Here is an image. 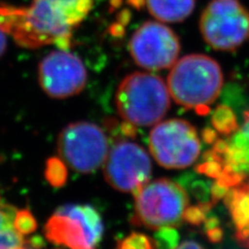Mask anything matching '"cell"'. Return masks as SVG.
I'll return each mask as SVG.
<instances>
[{
  "label": "cell",
  "mask_w": 249,
  "mask_h": 249,
  "mask_svg": "<svg viewBox=\"0 0 249 249\" xmlns=\"http://www.w3.org/2000/svg\"><path fill=\"white\" fill-rule=\"evenodd\" d=\"M0 28L28 49L52 44L69 49L73 29L46 0H33L27 6L0 2Z\"/></svg>",
  "instance_id": "6da1fadb"
},
{
  "label": "cell",
  "mask_w": 249,
  "mask_h": 249,
  "mask_svg": "<svg viewBox=\"0 0 249 249\" xmlns=\"http://www.w3.org/2000/svg\"><path fill=\"white\" fill-rule=\"evenodd\" d=\"M223 73L220 65L206 54H188L178 59L167 78L170 97L175 102L199 114H207L209 106L220 95Z\"/></svg>",
  "instance_id": "7a4b0ae2"
},
{
  "label": "cell",
  "mask_w": 249,
  "mask_h": 249,
  "mask_svg": "<svg viewBox=\"0 0 249 249\" xmlns=\"http://www.w3.org/2000/svg\"><path fill=\"white\" fill-rule=\"evenodd\" d=\"M118 112L133 126L149 127L158 124L170 108V93L161 77L146 72L129 74L115 93Z\"/></svg>",
  "instance_id": "3957f363"
},
{
  "label": "cell",
  "mask_w": 249,
  "mask_h": 249,
  "mask_svg": "<svg viewBox=\"0 0 249 249\" xmlns=\"http://www.w3.org/2000/svg\"><path fill=\"white\" fill-rule=\"evenodd\" d=\"M133 194L135 209L132 222L151 230L181 223L189 206V196L183 186L169 178L149 181Z\"/></svg>",
  "instance_id": "277c9868"
},
{
  "label": "cell",
  "mask_w": 249,
  "mask_h": 249,
  "mask_svg": "<svg viewBox=\"0 0 249 249\" xmlns=\"http://www.w3.org/2000/svg\"><path fill=\"white\" fill-rule=\"evenodd\" d=\"M49 242L68 249H97L104 233L102 217L88 205H66L58 208L45 228Z\"/></svg>",
  "instance_id": "5b68a950"
},
{
  "label": "cell",
  "mask_w": 249,
  "mask_h": 249,
  "mask_svg": "<svg viewBox=\"0 0 249 249\" xmlns=\"http://www.w3.org/2000/svg\"><path fill=\"white\" fill-rule=\"evenodd\" d=\"M205 42L218 51H235L249 41V11L240 0H211L199 19Z\"/></svg>",
  "instance_id": "8992f818"
},
{
  "label": "cell",
  "mask_w": 249,
  "mask_h": 249,
  "mask_svg": "<svg viewBox=\"0 0 249 249\" xmlns=\"http://www.w3.org/2000/svg\"><path fill=\"white\" fill-rule=\"evenodd\" d=\"M150 152L162 167L181 169L192 165L200 154L197 131L185 120L158 123L149 137Z\"/></svg>",
  "instance_id": "52a82bcc"
},
{
  "label": "cell",
  "mask_w": 249,
  "mask_h": 249,
  "mask_svg": "<svg viewBox=\"0 0 249 249\" xmlns=\"http://www.w3.org/2000/svg\"><path fill=\"white\" fill-rule=\"evenodd\" d=\"M57 150L60 158L73 170L90 174L104 164L109 142L103 129L96 124L76 122L60 131Z\"/></svg>",
  "instance_id": "ba28073f"
},
{
  "label": "cell",
  "mask_w": 249,
  "mask_h": 249,
  "mask_svg": "<svg viewBox=\"0 0 249 249\" xmlns=\"http://www.w3.org/2000/svg\"><path fill=\"white\" fill-rule=\"evenodd\" d=\"M129 51L135 64L149 71L171 68L178 60L181 44L175 31L160 21H146L132 35Z\"/></svg>",
  "instance_id": "9c48e42d"
},
{
  "label": "cell",
  "mask_w": 249,
  "mask_h": 249,
  "mask_svg": "<svg viewBox=\"0 0 249 249\" xmlns=\"http://www.w3.org/2000/svg\"><path fill=\"white\" fill-rule=\"evenodd\" d=\"M151 174L150 155L140 144L123 139L109 150L104 162V177L113 189L135 193L149 182Z\"/></svg>",
  "instance_id": "30bf717a"
},
{
  "label": "cell",
  "mask_w": 249,
  "mask_h": 249,
  "mask_svg": "<svg viewBox=\"0 0 249 249\" xmlns=\"http://www.w3.org/2000/svg\"><path fill=\"white\" fill-rule=\"evenodd\" d=\"M37 78L42 89L53 99H65L81 92L88 81L83 61L68 49L51 51L41 60Z\"/></svg>",
  "instance_id": "8fae6325"
},
{
  "label": "cell",
  "mask_w": 249,
  "mask_h": 249,
  "mask_svg": "<svg viewBox=\"0 0 249 249\" xmlns=\"http://www.w3.org/2000/svg\"><path fill=\"white\" fill-rule=\"evenodd\" d=\"M223 167L242 175H249V110L244 113L243 126L229 139V146L222 155Z\"/></svg>",
  "instance_id": "7c38bea8"
},
{
  "label": "cell",
  "mask_w": 249,
  "mask_h": 249,
  "mask_svg": "<svg viewBox=\"0 0 249 249\" xmlns=\"http://www.w3.org/2000/svg\"><path fill=\"white\" fill-rule=\"evenodd\" d=\"M147 11L163 23H178L186 20L196 9V0H145Z\"/></svg>",
  "instance_id": "4fadbf2b"
},
{
  "label": "cell",
  "mask_w": 249,
  "mask_h": 249,
  "mask_svg": "<svg viewBox=\"0 0 249 249\" xmlns=\"http://www.w3.org/2000/svg\"><path fill=\"white\" fill-rule=\"evenodd\" d=\"M73 28L88 17L92 9L93 0H46Z\"/></svg>",
  "instance_id": "5bb4252c"
},
{
  "label": "cell",
  "mask_w": 249,
  "mask_h": 249,
  "mask_svg": "<svg viewBox=\"0 0 249 249\" xmlns=\"http://www.w3.org/2000/svg\"><path fill=\"white\" fill-rule=\"evenodd\" d=\"M211 123L218 133L231 136L239 129V124L232 109L227 105H219L212 113Z\"/></svg>",
  "instance_id": "9a60e30c"
},
{
  "label": "cell",
  "mask_w": 249,
  "mask_h": 249,
  "mask_svg": "<svg viewBox=\"0 0 249 249\" xmlns=\"http://www.w3.org/2000/svg\"><path fill=\"white\" fill-rule=\"evenodd\" d=\"M45 178L54 188H60L68 181V168L61 158L52 157L46 162Z\"/></svg>",
  "instance_id": "2e32d148"
},
{
  "label": "cell",
  "mask_w": 249,
  "mask_h": 249,
  "mask_svg": "<svg viewBox=\"0 0 249 249\" xmlns=\"http://www.w3.org/2000/svg\"><path fill=\"white\" fill-rule=\"evenodd\" d=\"M116 249H156L155 240L145 233L132 232L120 241Z\"/></svg>",
  "instance_id": "e0dca14e"
},
{
  "label": "cell",
  "mask_w": 249,
  "mask_h": 249,
  "mask_svg": "<svg viewBox=\"0 0 249 249\" xmlns=\"http://www.w3.org/2000/svg\"><path fill=\"white\" fill-rule=\"evenodd\" d=\"M214 205L211 201L199 202L196 206H191L187 208L183 215V221L192 224V225H200L205 222L207 216L211 211Z\"/></svg>",
  "instance_id": "ac0fdd59"
},
{
  "label": "cell",
  "mask_w": 249,
  "mask_h": 249,
  "mask_svg": "<svg viewBox=\"0 0 249 249\" xmlns=\"http://www.w3.org/2000/svg\"><path fill=\"white\" fill-rule=\"evenodd\" d=\"M13 225L16 231L20 232L22 236H24L29 235V233L34 232L36 230L37 222L33 213L29 210L24 209L16 212Z\"/></svg>",
  "instance_id": "d6986e66"
},
{
  "label": "cell",
  "mask_w": 249,
  "mask_h": 249,
  "mask_svg": "<svg viewBox=\"0 0 249 249\" xmlns=\"http://www.w3.org/2000/svg\"><path fill=\"white\" fill-rule=\"evenodd\" d=\"M154 240L156 249H175L178 246V233L174 227H163L158 229Z\"/></svg>",
  "instance_id": "ffe728a7"
},
{
  "label": "cell",
  "mask_w": 249,
  "mask_h": 249,
  "mask_svg": "<svg viewBox=\"0 0 249 249\" xmlns=\"http://www.w3.org/2000/svg\"><path fill=\"white\" fill-rule=\"evenodd\" d=\"M196 170L199 175H205L216 180L223 170L222 159H202V162L196 165Z\"/></svg>",
  "instance_id": "44dd1931"
},
{
  "label": "cell",
  "mask_w": 249,
  "mask_h": 249,
  "mask_svg": "<svg viewBox=\"0 0 249 249\" xmlns=\"http://www.w3.org/2000/svg\"><path fill=\"white\" fill-rule=\"evenodd\" d=\"M229 190L230 188L228 186H225L218 181H215L211 185V188H210V199H211L212 204L215 205L216 202L223 199Z\"/></svg>",
  "instance_id": "7402d4cb"
},
{
  "label": "cell",
  "mask_w": 249,
  "mask_h": 249,
  "mask_svg": "<svg viewBox=\"0 0 249 249\" xmlns=\"http://www.w3.org/2000/svg\"><path fill=\"white\" fill-rule=\"evenodd\" d=\"M12 210L7 207H1L0 206V231L4 230L5 228L12 227L15 214H12Z\"/></svg>",
  "instance_id": "603a6c76"
},
{
  "label": "cell",
  "mask_w": 249,
  "mask_h": 249,
  "mask_svg": "<svg viewBox=\"0 0 249 249\" xmlns=\"http://www.w3.org/2000/svg\"><path fill=\"white\" fill-rule=\"evenodd\" d=\"M205 232L207 235V238L213 243L220 242L223 239V230L220 228V225L209 230H205Z\"/></svg>",
  "instance_id": "cb8c5ba5"
},
{
  "label": "cell",
  "mask_w": 249,
  "mask_h": 249,
  "mask_svg": "<svg viewBox=\"0 0 249 249\" xmlns=\"http://www.w3.org/2000/svg\"><path fill=\"white\" fill-rule=\"evenodd\" d=\"M201 138L206 143L213 144L218 139V132L211 127H207L201 131Z\"/></svg>",
  "instance_id": "d4e9b609"
},
{
  "label": "cell",
  "mask_w": 249,
  "mask_h": 249,
  "mask_svg": "<svg viewBox=\"0 0 249 249\" xmlns=\"http://www.w3.org/2000/svg\"><path fill=\"white\" fill-rule=\"evenodd\" d=\"M7 48V35L0 28V58L3 56Z\"/></svg>",
  "instance_id": "484cf974"
},
{
  "label": "cell",
  "mask_w": 249,
  "mask_h": 249,
  "mask_svg": "<svg viewBox=\"0 0 249 249\" xmlns=\"http://www.w3.org/2000/svg\"><path fill=\"white\" fill-rule=\"evenodd\" d=\"M175 249H205L200 244L194 241H185L182 244L178 245Z\"/></svg>",
  "instance_id": "4316f807"
},
{
  "label": "cell",
  "mask_w": 249,
  "mask_h": 249,
  "mask_svg": "<svg viewBox=\"0 0 249 249\" xmlns=\"http://www.w3.org/2000/svg\"><path fill=\"white\" fill-rule=\"evenodd\" d=\"M246 185H247V187H248V189H249V182H248V183H247Z\"/></svg>",
  "instance_id": "83f0119b"
},
{
  "label": "cell",
  "mask_w": 249,
  "mask_h": 249,
  "mask_svg": "<svg viewBox=\"0 0 249 249\" xmlns=\"http://www.w3.org/2000/svg\"><path fill=\"white\" fill-rule=\"evenodd\" d=\"M20 249H24V248H23V247H22V248H20Z\"/></svg>",
  "instance_id": "f1b7e54d"
}]
</instances>
